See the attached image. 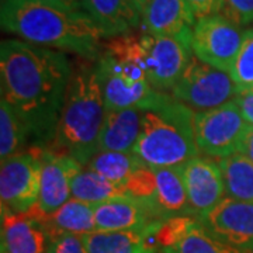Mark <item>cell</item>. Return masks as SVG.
<instances>
[{"label":"cell","mask_w":253,"mask_h":253,"mask_svg":"<svg viewBox=\"0 0 253 253\" xmlns=\"http://www.w3.org/2000/svg\"><path fill=\"white\" fill-rule=\"evenodd\" d=\"M149 1H151V0H131V3H132L136 7V10L141 13V16H142V11H144L145 7L148 6Z\"/></svg>","instance_id":"cell-34"},{"label":"cell","mask_w":253,"mask_h":253,"mask_svg":"<svg viewBox=\"0 0 253 253\" xmlns=\"http://www.w3.org/2000/svg\"><path fill=\"white\" fill-rule=\"evenodd\" d=\"M146 79L158 91L172 90L193 56L191 46L172 37L141 36Z\"/></svg>","instance_id":"cell-10"},{"label":"cell","mask_w":253,"mask_h":253,"mask_svg":"<svg viewBox=\"0 0 253 253\" xmlns=\"http://www.w3.org/2000/svg\"><path fill=\"white\" fill-rule=\"evenodd\" d=\"M155 193L148 201L158 221L176 217H193L180 166L152 168ZM194 218V217H193Z\"/></svg>","instance_id":"cell-17"},{"label":"cell","mask_w":253,"mask_h":253,"mask_svg":"<svg viewBox=\"0 0 253 253\" xmlns=\"http://www.w3.org/2000/svg\"><path fill=\"white\" fill-rule=\"evenodd\" d=\"M42 151V148H31L1 161V210L28 212L36 207L40 197Z\"/></svg>","instance_id":"cell-8"},{"label":"cell","mask_w":253,"mask_h":253,"mask_svg":"<svg viewBox=\"0 0 253 253\" xmlns=\"http://www.w3.org/2000/svg\"><path fill=\"white\" fill-rule=\"evenodd\" d=\"M49 238L40 218L31 211L1 210V251L7 253H46Z\"/></svg>","instance_id":"cell-18"},{"label":"cell","mask_w":253,"mask_h":253,"mask_svg":"<svg viewBox=\"0 0 253 253\" xmlns=\"http://www.w3.org/2000/svg\"><path fill=\"white\" fill-rule=\"evenodd\" d=\"M144 110H107L99 138V151L132 152L142 126Z\"/></svg>","instance_id":"cell-21"},{"label":"cell","mask_w":253,"mask_h":253,"mask_svg":"<svg viewBox=\"0 0 253 253\" xmlns=\"http://www.w3.org/2000/svg\"><path fill=\"white\" fill-rule=\"evenodd\" d=\"M196 219L219 242L253 252V201L225 197Z\"/></svg>","instance_id":"cell-11"},{"label":"cell","mask_w":253,"mask_h":253,"mask_svg":"<svg viewBox=\"0 0 253 253\" xmlns=\"http://www.w3.org/2000/svg\"><path fill=\"white\" fill-rule=\"evenodd\" d=\"M155 244L162 253H253L219 242L193 217L163 221L155 234Z\"/></svg>","instance_id":"cell-12"},{"label":"cell","mask_w":253,"mask_h":253,"mask_svg":"<svg viewBox=\"0 0 253 253\" xmlns=\"http://www.w3.org/2000/svg\"><path fill=\"white\" fill-rule=\"evenodd\" d=\"M172 91L174 99L199 111L219 107L238 94L229 73L201 62L194 55Z\"/></svg>","instance_id":"cell-7"},{"label":"cell","mask_w":253,"mask_h":253,"mask_svg":"<svg viewBox=\"0 0 253 253\" xmlns=\"http://www.w3.org/2000/svg\"><path fill=\"white\" fill-rule=\"evenodd\" d=\"M181 174L193 217L211 211L225 199V183L219 163L212 158L196 156L181 165Z\"/></svg>","instance_id":"cell-13"},{"label":"cell","mask_w":253,"mask_h":253,"mask_svg":"<svg viewBox=\"0 0 253 253\" xmlns=\"http://www.w3.org/2000/svg\"><path fill=\"white\" fill-rule=\"evenodd\" d=\"M30 141L28 129L23 120L4 99L0 101V156L1 161L23 152Z\"/></svg>","instance_id":"cell-26"},{"label":"cell","mask_w":253,"mask_h":253,"mask_svg":"<svg viewBox=\"0 0 253 253\" xmlns=\"http://www.w3.org/2000/svg\"><path fill=\"white\" fill-rule=\"evenodd\" d=\"M190 10L196 20L217 14L219 0H187Z\"/></svg>","instance_id":"cell-30"},{"label":"cell","mask_w":253,"mask_h":253,"mask_svg":"<svg viewBox=\"0 0 253 253\" xmlns=\"http://www.w3.org/2000/svg\"><path fill=\"white\" fill-rule=\"evenodd\" d=\"M94 207H96L94 204L84 203L72 197L62 207H59L51 214L42 212L37 206L30 211L40 218V221L45 228L48 238L61 234L84 236L91 232H96Z\"/></svg>","instance_id":"cell-19"},{"label":"cell","mask_w":253,"mask_h":253,"mask_svg":"<svg viewBox=\"0 0 253 253\" xmlns=\"http://www.w3.org/2000/svg\"><path fill=\"white\" fill-rule=\"evenodd\" d=\"M244 34L241 27L221 14L199 18L191 34V52L201 62L231 73Z\"/></svg>","instance_id":"cell-9"},{"label":"cell","mask_w":253,"mask_h":253,"mask_svg":"<svg viewBox=\"0 0 253 253\" xmlns=\"http://www.w3.org/2000/svg\"><path fill=\"white\" fill-rule=\"evenodd\" d=\"M148 166L134 152H114V151H99L86 165L87 169L104 176L110 181L126 186L138 173ZM128 193V191H126Z\"/></svg>","instance_id":"cell-23"},{"label":"cell","mask_w":253,"mask_h":253,"mask_svg":"<svg viewBox=\"0 0 253 253\" xmlns=\"http://www.w3.org/2000/svg\"><path fill=\"white\" fill-rule=\"evenodd\" d=\"M238 27L253 24V0H219L218 13Z\"/></svg>","instance_id":"cell-28"},{"label":"cell","mask_w":253,"mask_h":253,"mask_svg":"<svg viewBox=\"0 0 253 253\" xmlns=\"http://www.w3.org/2000/svg\"><path fill=\"white\" fill-rule=\"evenodd\" d=\"M238 154L245 155L246 158H249L253 162V126H251V124L246 128V132H245L242 142L239 145Z\"/></svg>","instance_id":"cell-32"},{"label":"cell","mask_w":253,"mask_h":253,"mask_svg":"<svg viewBox=\"0 0 253 253\" xmlns=\"http://www.w3.org/2000/svg\"><path fill=\"white\" fill-rule=\"evenodd\" d=\"M46 253H89L86 245L83 242V236L72 234H61V235L49 238Z\"/></svg>","instance_id":"cell-29"},{"label":"cell","mask_w":253,"mask_h":253,"mask_svg":"<svg viewBox=\"0 0 253 253\" xmlns=\"http://www.w3.org/2000/svg\"><path fill=\"white\" fill-rule=\"evenodd\" d=\"M106 111L97 61L83 58L73 68L54 141L48 149L68 155L82 166H86L99 152V138Z\"/></svg>","instance_id":"cell-3"},{"label":"cell","mask_w":253,"mask_h":253,"mask_svg":"<svg viewBox=\"0 0 253 253\" xmlns=\"http://www.w3.org/2000/svg\"><path fill=\"white\" fill-rule=\"evenodd\" d=\"M248 121L234 100L215 109L194 111L193 126L196 144L201 154L226 158L238 154Z\"/></svg>","instance_id":"cell-6"},{"label":"cell","mask_w":253,"mask_h":253,"mask_svg":"<svg viewBox=\"0 0 253 253\" xmlns=\"http://www.w3.org/2000/svg\"><path fill=\"white\" fill-rule=\"evenodd\" d=\"M72 197L90 204H100L116 197L129 196L126 190L90 169H81L71 181Z\"/></svg>","instance_id":"cell-24"},{"label":"cell","mask_w":253,"mask_h":253,"mask_svg":"<svg viewBox=\"0 0 253 253\" xmlns=\"http://www.w3.org/2000/svg\"><path fill=\"white\" fill-rule=\"evenodd\" d=\"M106 110L151 109L172 96L155 90L146 79L141 36L110 38L97 59Z\"/></svg>","instance_id":"cell-4"},{"label":"cell","mask_w":253,"mask_h":253,"mask_svg":"<svg viewBox=\"0 0 253 253\" xmlns=\"http://www.w3.org/2000/svg\"><path fill=\"white\" fill-rule=\"evenodd\" d=\"M196 21L187 0H151L141 16L146 34L177 38L190 46Z\"/></svg>","instance_id":"cell-15"},{"label":"cell","mask_w":253,"mask_h":253,"mask_svg":"<svg viewBox=\"0 0 253 253\" xmlns=\"http://www.w3.org/2000/svg\"><path fill=\"white\" fill-rule=\"evenodd\" d=\"M194 111L170 97L144 110L134 154L151 168L180 166L199 155L193 126Z\"/></svg>","instance_id":"cell-5"},{"label":"cell","mask_w":253,"mask_h":253,"mask_svg":"<svg viewBox=\"0 0 253 253\" xmlns=\"http://www.w3.org/2000/svg\"><path fill=\"white\" fill-rule=\"evenodd\" d=\"M72 71L62 51L20 40L1 42V99L23 120L34 148L54 141Z\"/></svg>","instance_id":"cell-1"},{"label":"cell","mask_w":253,"mask_h":253,"mask_svg":"<svg viewBox=\"0 0 253 253\" xmlns=\"http://www.w3.org/2000/svg\"><path fill=\"white\" fill-rule=\"evenodd\" d=\"M234 101L241 109L248 124L253 126V90H245L238 93Z\"/></svg>","instance_id":"cell-31"},{"label":"cell","mask_w":253,"mask_h":253,"mask_svg":"<svg viewBox=\"0 0 253 253\" xmlns=\"http://www.w3.org/2000/svg\"><path fill=\"white\" fill-rule=\"evenodd\" d=\"M158 222L163 221L156 219L149 204L131 196L116 197L94 207L96 231L101 232L144 229Z\"/></svg>","instance_id":"cell-16"},{"label":"cell","mask_w":253,"mask_h":253,"mask_svg":"<svg viewBox=\"0 0 253 253\" xmlns=\"http://www.w3.org/2000/svg\"><path fill=\"white\" fill-rule=\"evenodd\" d=\"M219 168L222 170L225 194L241 201H253V162L242 154H234L221 158Z\"/></svg>","instance_id":"cell-25"},{"label":"cell","mask_w":253,"mask_h":253,"mask_svg":"<svg viewBox=\"0 0 253 253\" xmlns=\"http://www.w3.org/2000/svg\"><path fill=\"white\" fill-rule=\"evenodd\" d=\"M229 75L236 84L238 93L253 89V28L245 31L242 45Z\"/></svg>","instance_id":"cell-27"},{"label":"cell","mask_w":253,"mask_h":253,"mask_svg":"<svg viewBox=\"0 0 253 253\" xmlns=\"http://www.w3.org/2000/svg\"><path fill=\"white\" fill-rule=\"evenodd\" d=\"M162 222L128 231H96L83 236L89 253H156L152 241Z\"/></svg>","instance_id":"cell-20"},{"label":"cell","mask_w":253,"mask_h":253,"mask_svg":"<svg viewBox=\"0 0 253 253\" xmlns=\"http://www.w3.org/2000/svg\"><path fill=\"white\" fill-rule=\"evenodd\" d=\"M82 6L106 38L124 36L141 26V13L131 0H82Z\"/></svg>","instance_id":"cell-22"},{"label":"cell","mask_w":253,"mask_h":253,"mask_svg":"<svg viewBox=\"0 0 253 253\" xmlns=\"http://www.w3.org/2000/svg\"><path fill=\"white\" fill-rule=\"evenodd\" d=\"M1 253H7V252H4V251H1Z\"/></svg>","instance_id":"cell-35"},{"label":"cell","mask_w":253,"mask_h":253,"mask_svg":"<svg viewBox=\"0 0 253 253\" xmlns=\"http://www.w3.org/2000/svg\"><path fill=\"white\" fill-rule=\"evenodd\" d=\"M48 4H54L58 7H63V9L69 10H83L82 6V0H40Z\"/></svg>","instance_id":"cell-33"},{"label":"cell","mask_w":253,"mask_h":253,"mask_svg":"<svg viewBox=\"0 0 253 253\" xmlns=\"http://www.w3.org/2000/svg\"><path fill=\"white\" fill-rule=\"evenodd\" d=\"M252 90H253V89H252Z\"/></svg>","instance_id":"cell-36"},{"label":"cell","mask_w":253,"mask_h":253,"mask_svg":"<svg viewBox=\"0 0 253 253\" xmlns=\"http://www.w3.org/2000/svg\"><path fill=\"white\" fill-rule=\"evenodd\" d=\"M1 28L34 45L68 51L97 61L101 28L84 10H69L40 0H3Z\"/></svg>","instance_id":"cell-2"},{"label":"cell","mask_w":253,"mask_h":253,"mask_svg":"<svg viewBox=\"0 0 253 253\" xmlns=\"http://www.w3.org/2000/svg\"><path fill=\"white\" fill-rule=\"evenodd\" d=\"M41 158L42 168L37 207L45 214H51L71 200V181L83 166L71 156L51 149H44Z\"/></svg>","instance_id":"cell-14"}]
</instances>
